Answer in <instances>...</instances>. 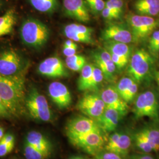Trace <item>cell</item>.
<instances>
[{"label": "cell", "mask_w": 159, "mask_h": 159, "mask_svg": "<svg viewBox=\"0 0 159 159\" xmlns=\"http://www.w3.org/2000/svg\"><path fill=\"white\" fill-rule=\"evenodd\" d=\"M25 74L7 77L0 74V97L13 117H20L26 112Z\"/></svg>", "instance_id": "1"}, {"label": "cell", "mask_w": 159, "mask_h": 159, "mask_svg": "<svg viewBox=\"0 0 159 159\" xmlns=\"http://www.w3.org/2000/svg\"><path fill=\"white\" fill-rule=\"evenodd\" d=\"M20 38L25 46L39 50L48 42L50 30L45 24L34 18H29L23 21L20 30Z\"/></svg>", "instance_id": "2"}, {"label": "cell", "mask_w": 159, "mask_h": 159, "mask_svg": "<svg viewBox=\"0 0 159 159\" xmlns=\"http://www.w3.org/2000/svg\"><path fill=\"white\" fill-rule=\"evenodd\" d=\"M25 106L32 119L42 122L52 121V113L46 97L33 86L26 93Z\"/></svg>", "instance_id": "3"}, {"label": "cell", "mask_w": 159, "mask_h": 159, "mask_svg": "<svg viewBox=\"0 0 159 159\" xmlns=\"http://www.w3.org/2000/svg\"><path fill=\"white\" fill-rule=\"evenodd\" d=\"M29 63L18 52L7 49L0 52V74L12 77L26 74Z\"/></svg>", "instance_id": "4"}, {"label": "cell", "mask_w": 159, "mask_h": 159, "mask_svg": "<svg viewBox=\"0 0 159 159\" xmlns=\"http://www.w3.org/2000/svg\"><path fill=\"white\" fill-rule=\"evenodd\" d=\"M133 113L137 120L148 117L155 121L159 120V102L157 94L147 90L136 97Z\"/></svg>", "instance_id": "5"}, {"label": "cell", "mask_w": 159, "mask_h": 159, "mask_svg": "<svg viewBox=\"0 0 159 159\" xmlns=\"http://www.w3.org/2000/svg\"><path fill=\"white\" fill-rule=\"evenodd\" d=\"M153 63L152 58L144 49H139L134 52L130 58L128 73L137 83L146 79Z\"/></svg>", "instance_id": "6"}, {"label": "cell", "mask_w": 159, "mask_h": 159, "mask_svg": "<svg viewBox=\"0 0 159 159\" xmlns=\"http://www.w3.org/2000/svg\"><path fill=\"white\" fill-rule=\"evenodd\" d=\"M127 22L130 27L133 40L136 42L148 38L158 25V21L153 17L139 14L130 15Z\"/></svg>", "instance_id": "7"}, {"label": "cell", "mask_w": 159, "mask_h": 159, "mask_svg": "<svg viewBox=\"0 0 159 159\" xmlns=\"http://www.w3.org/2000/svg\"><path fill=\"white\" fill-rule=\"evenodd\" d=\"M70 142L87 153L95 156L104 148L102 131H93L68 139Z\"/></svg>", "instance_id": "8"}, {"label": "cell", "mask_w": 159, "mask_h": 159, "mask_svg": "<svg viewBox=\"0 0 159 159\" xmlns=\"http://www.w3.org/2000/svg\"><path fill=\"white\" fill-rule=\"evenodd\" d=\"M77 108L86 116L97 121L102 116L106 106L100 94L87 93L80 99Z\"/></svg>", "instance_id": "9"}, {"label": "cell", "mask_w": 159, "mask_h": 159, "mask_svg": "<svg viewBox=\"0 0 159 159\" xmlns=\"http://www.w3.org/2000/svg\"><path fill=\"white\" fill-rule=\"evenodd\" d=\"M100 131H102L96 120L86 116H77L71 118L68 120L66 127V133L68 139Z\"/></svg>", "instance_id": "10"}, {"label": "cell", "mask_w": 159, "mask_h": 159, "mask_svg": "<svg viewBox=\"0 0 159 159\" xmlns=\"http://www.w3.org/2000/svg\"><path fill=\"white\" fill-rule=\"evenodd\" d=\"M133 137L123 131H114L104 145V149L125 157L129 153L131 146Z\"/></svg>", "instance_id": "11"}, {"label": "cell", "mask_w": 159, "mask_h": 159, "mask_svg": "<svg viewBox=\"0 0 159 159\" xmlns=\"http://www.w3.org/2000/svg\"><path fill=\"white\" fill-rule=\"evenodd\" d=\"M38 72L50 78L64 77L68 75L62 60L56 56L47 58L41 62L38 67Z\"/></svg>", "instance_id": "12"}, {"label": "cell", "mask_w": 159, "mask_h": 159, "mask_svg": "<svg viewBox=\"0 0 159 159\" xmlns=\"http://www.w3.org/2000/svg\"><path fill=\"white\" fill-rule=\"evenodd\" d=\"M51 100L61 110L67 108L72 103V97L67 87L62 83L54 81L50 84L48 88Z\"/></svg>", "instance_id": "13"}, {"label": "cell", "mask_w": 159, "mask_h": 159, "mask_svg": "<svg viewBox=\"0 0 159 159\" xmlns=\"http://www.w3.org/2000/svg\"><path fill=\"white\" fill-rule=\"evenodd\" d=\"M100 95L106 108L117 110L125 116L127 113L129 108L128 103L120 96L115 86H107L102 89Z\"/></svg>", "instance_id": "14"}, {"label": "cell", "mask_w": 159, "mask_h": 159, "mask_svg": "<svg viewBox=\"0 0 159 159\" xmlns=\"http://www.w3.org/2000/svg\"><path fill=\"white\" fill-rule=\"evenodd\" d=\"M66 14L70 18L82 23H88L90 14L84 0H63Z\"/></svg>", "instance_id": "15"}, {"label": "cell", "mask_w": 159, "mask_h": 159, "mask_svg": "<svg viewBox=\"0 0 159 159\" xmlns=\"http://www.w3.org/2000/svg\"><path fill=\"white\" fill-rule=\"evenodd\" d=\"M93 59L96 66L102 71L104 78L108 81H114L117 67L110 53L106 50L96 51L93 54Z\"/></svg>", "instance_id": "16"}, {"label": "cell", "mask_w": 159, "mask_h": 159, "mask_svg": "<svg viewBox=\"0 0 159 159\" xmlns=\"http://www.w3.org/2000/svg\"><path fill=\"white\" fill-rule=\"evenodd\" d=\"M125 116L120 111L113 108H106L98 122L101 129L105 133H113L116 130L121 119Z\"/></svg>", "instance_id": "17"}, {"label": "cell", "mask_w": 159, "mask_h": 159, "mask_svg": "<svg viewBox=\"0 0 159 159\" xmlns=\"http://www.w3.org/2000/svg\"><path fill=\"white\" fill-rule=\"evenodd\" d=\"M102 37L106 41H114L126 44L133 41L130 31L117 25H110L106 27L102 31Z\"/></svg>", "instance_id": "18"}, {"label": "cell", "mask_w": 159, "mask_h": 159, "mask_svg": "<svg viewBox=\"0 0 159 159\" xmlns=\"http://www.w3.org/2000/svg\"><path fill=\"white\" fill-rule=\"evenodd\" d=\"M25 142L50 156L52 151V145L48 138L41 133L36 131H30L25 137Z\"/></svg>", "instance_id": "19"}, {"label": "cell", "mask_w": 159, "mask_h": 159, "mask_svg": "<svg viewBox=\"0 0 159 159\" xmlns=\"http://www.w3.org/2000/svg\"><path fill=\"white\" fill-rule=\"evenodd\" d=\"M134 8L139 15L156 16L159 14V0H137Z\"/></svg>", "instance_id": "20"}, {"label": "cell", "mask_w": 159, "mask_h": 159, "mask_svg": "<svg viewBox=\"0 0 159 159\" xmlns=\"http://www.w3.org/2000/svg\"><path fill=\"white\" fill-rule=\"evenodd\" d=\"M17 21V16L14 9L8 10L0 16V38L10 34Z\"/></svg>", "instance_id": "21"}, {"label": "cell", "mask_w": 159, "mask_h": 159, "mask_svg": "<svg viewBox=\"0 0 159 159\" xmlns=\"http://www.w3.org/2000/svg\"><path fill=\"white\" fill-rule=\"evenodd\" d=\"M140 130L152 146L153 152H159V127L156 125H147Z\"/></svg>", "instance_id": "22"}, {"label": "cell", "mask_w": 159, "mask_h": 159, "mask_svg": "<svg viewBox=\"0 0 159 159\" xmlns=\"http://www.w3.org/2000/svg\"><path fill=\"white\" fill-rule=\"evenodd\" d=\"M105 47L106 50L110 54L129 58L131 53L130 48L126 43L114 41H107L105 43Z\"/></svg>", "instance_id": "23"}, {"label": "cell", "mask_w": 159, "mask_h": 159, "mask_svg": "<svg viewBox=\"0 0 159 159\" xmlns=\"http://www.w3.org/2000/svg\"><path fill=\"white\" fill-rule=\"evenodd\" d=\"M30 4L37 11L52 14L58 8V0H29Z\"/></svg>", "instance_id": "24"}, {"label": "cell", "mask_w": 159, "mask_h": 159, "mask_svg": "<svg viewBox=\"0 0 159 159\" xmlns=\"http://www.w3.org/2000/svg\"><path fill=\"white\" fill-rule=\"evenodd\" d=\"M94 65L86 64L81 70V73L78 80V89L80 91L87 90L88 84L93 74Z\"/></svg>", "instance_id": "25"}, {"label": "cell", "mask_w": 159, "mask_h": 159, "mask_svg": "<svg viewBox=\"0 0 159 159\" xmlns=\"http://www.w3.org/2000/svg\"><path fill=\"white\" fill-rule=\"evenodd\" d=\"M132 137L135 146L143 153L148 154L153 152L152 146L140 130L137 131Z\"/></svg>", "instance_id": "26"}, {"label": "cell", "mask_w": 159, "mask_h": 159, "mask_svg": "<svg viewBox=\"0 0 159 159\" xmlns=\"http://www.w3.org/2000/svg\"><path fill=\"white\" fill-rule=\"evenodd\" d=\"M24 154L26 159H47L50 157L47 154L26 142L24 145Z\"/></svg>", "instance_id": "27"}, {"label": "cell", "mask_w": 159, "mask_h": 159, "mask_svg": "<svg viewBox=\"0 0 159 159\" xmlns=\"http://www.w3.org/2000/svg\"><path fill=\"white\" fill-rule=\"evenodd\" d=\"M64 33L68 39L73 40L75 42L83 43H92L93 39L92 35L87 34H82L79 32L75 31L71 29H69L66 25L64 29Z\"/></svg>", "instance_id": "28"}, {"label": "cell", "mask_w": 159, "mask_h": 159, "mask_svg": "<svg viewBox=\"0 0 159 159\" xmlns=\"http://www.w3.org/2000/svg\"><path fill=\"white\" fill-rule=\"evenodd\" d=\"M104 78V75L100 68L94 65L93 74L91 76V79L88 84L87 90L93 91L96 90L98 85L102 82Z\"/></svg>", "instance_id": "29"}, {"label": "cell", "mask_w": 159, "mask_h": 159, "mask_svg": "<svg viewBox=\"0 0 159 159\" xmlns=\"http://www.w3.org/2000/svg\"><path fill=\"white\" fill-rule=\"evenodd\" d=\"M134 81V80L131 77H125L120 80L118 84L116 86L117 90L125 100L127 96L128 92L130 89L131 86Z\"/></svg>", "instance_id": "30"}, {"label": "cell", "mask_w": 159, "mask_h": 159, "mask_svg": "<svg viewBox=\"0 0 159 159\" xmlns=\"http://www.w3.org/2000/svg\"><path fill=\"white\" fill-rule=\"evenodd\" d=\"M106 7L117 17H121L123 9V2L122 0H107L106 2Z\"/></svg>", "instance_id": "31"}, {"label": "cell", "mask_w": 159, "mask_h": 159, "mask_svg": "<svg viewBox=\"0 0 159 159\" xmlns=\"http://www.w3.org/2000/svg\"><path fill=\"white\" fill-rule=\"evenodd\" d=\"M91 11L94 13L102 12L106 7V2L103 0H94L85 1Z\"/></svg>", "instance_id": "32"}, {"label": "cell", "mask_w": 159, "mask_h": 159, "mask_svg": "<svg viewBox=\"0 0 159 159\" xmlns=\"http://www.w3.org/2000/svg\"><path fill=\"white\" fill-rule=\"evenodd\" d=\"M69 29H71L75 31L79 32L82 34H87L89 35H92V33L93 32V30L89 28L88 27H86L84 25L80 24H70L66 25Z\"/></svg>", "instance_id": "33"}, {"label": "cell", "mask_w": 159, "mask_h": 159, "mask_svg": "<svg viewBox=\"0 0 159 159\" xmlns=\"http://www.w3.org/2000/svg\"><path fill=\"white\" fill-rule=\"evenodd\" d=\"M96 159H122L119 154L106 150H102L94 156Z\"/></svg>", "instance_id": "34"}, {"label": "cell", "mask_w": 159, "mask_h": 159, "mask_svg": "<svg viewBox=\"0 0 159 159\" xmlns=\"http://www.w3.org/2000/svg\"><path fill=\"white\" fill-rule=\"evenodd\" d=\"M15 146V142L7 143L2 140H0V157L6 156L10 153Z\"/></svg>", "instance_id": "35"}, {"label": "cell", "mask_w": 159, "mask_h": 159, "mask_svg": "<svg viewBox=\"0 0 159 159\" xmlns=\"http://www.w3.org/2000/svg\"><path fill=\"white\" fill-rule=\"evenodd\" d=\"M112 60L113 61L114 64L116 65L117 68L119 69H121L124 68L127 64L128 63L129 61V58L125 57H120L118 56H116L115 54H110Z\"/></svg>", "instance_id": "36"}, {"label": "cell", "mask_w": 159, "mask_h": 159, "mask_svg": "<svg viewBox=\"0 0 159 159\" xmlns=\"http://www.w3.org/2000/svg\"><path fill=\"white\" fill-rule=\"evenodd\" d=\"M138 91V84L136 81H134L132 85L131 86L130 89L128 92L127 96L126 97L125 101L127 103H130L133 100H134L136 97Z\"/></svg>", "instance_id": "37"}, {"label": "cell", "mask_w": 159, "mask_h": 159, "mask_svg": "<svg viewBox=\"0 0 159 159\" xmlns=\"http://www.w3.org/2000/svg\"><path fill=\"white\" fill-rule=\"evenodd\" d=\"M12 117L13 116L8 109L7 108L4 102L0 97V119H11Z\"/></svg>", "instance_id": "38"}, {"label": "cell", "mask_w": 159, "mask_h": 159, "mask_svg": "<svg viewBox=\"0 0 159 159\" xmlns=\"http://www.w3.org/2000/svg\"><path fill=\"white\" fill-rule=\"evenodd\" d=\"M67 67L74 71H81L82 68L86 64V59L73 63H66Z\"/></svg>", "instance_id": "39"}, {"label": "cell", "mask_w": 159, "mask_h": 159, "mask_svg": "<svg viewBox=\"0 0 159 159\" xmlns=\"http://www.w3.org/2000/svg\"><path fill=\"white\" fill-rule=\"evenodd\" d=\"M102 17L107 20H111L114 19H118L119 17L115 15L113 12L111 11L108 8L105 7V8L102 11Z\"/></svg>", "instance_id": "40"}, {"label": "cell", "mask_w": 159, "mask_h": 159, "mask_svg": "<svg viewBox=\"0 0 159 159\" xmlns=\"http://www.w3.org/2000/svg\"><path fill=\"white\" fill-rule=\"evenodd\" d=\"M85 59V57L81 55L74 54L70 57H66V63H73L79 61L81 60Z\"/></svg>", "instance_id": "41"}, {"label": "cell", "mask_w": 159, "mask_h": 159, "mask_svg": "<svg viewBox=\"0 0 159 159\" xmlns=\"http://www.w3.org/2000/svg\"><path fill=\"white\" fill-rule=\"evenodd\" d=\"M77 50V48L63 47V54L66 57H70L74 54H76Z\"/></svg>", "instance_id": "42"}, {"label": "cell", "mask_w": 159, "mask_h": 159, "mask_svg": "<svg viewBox=\"0 0 159 159\" xmlns=\"http://www.w3.org/2000/svg\"><path fill=\"white\" fill-rule=\"evenodd\" d=\"M129 159H155L153 157L148 153L134 154Z\"/></svg>", "instance_id": "43"}, {"label": "cell", "mask_w": 159, "mask_h": 159, "mask_svg": "<svg viewBox=\"0 0 159 159\" xmlns=\"http://www.w3.org/2000/svg\"><path fill=\"white\" fill-rule=\"evenodd\" d=\"M148 49L150 52L153 54L159 52V40L152 44H148Z\"/></svg>", "instance_id": "44"}, {"label": "cell", "mask_w": 159, "mask_h": 159, "mask_svg": "<svg viewBox=\"0 0 159 159\" xmlns=\"http://www.w3.org/2000/svg\"><path fill=\"white\" fill-rule=\"evenodd\" d=\"M1 140H2L3 142L7 143L15 142V137L12 134L7 133V134H5L4 136L2 138Z\"/></svg>", "instance_id": "45"}, {"label": "cell", "mask_w": 159, "mask_h": 159, "mask_svg": "<svg viewBox=\"0 0 159 159\" xmlns=\"http://www.w3.org/2000/svg\"><path fill=\"white\" fill-rule=\"evenodd\" d=\"M63 47H74V48H77V47H78L77 44L75 43H74V41H73V40H70V39L66 40V41L64 42V45H63Z\"/></svg>", "instance_id": "46"}, {"label": "cell", "mask_w": 159, "mask_h": 159, "mask_svg": "<svg viewBox=\"0 0 159 159\" xmlns=\"http://www.w3.org/2000/svg\"><path fill=\"white\" fill-rule=\"evenodd\" d=\"M5 133H4V129L0 126V139H2V138L4 136Z\"/></svg>", "instance_id": "47"}, {"label": "cell", "mask_w": 159, "mask_h": 159, "mask_svg": "<svg viewBox=\"0 0 159 159\" xmlns=\"http://www.w3.org/2000/svg\"><path fill=\"white\" fill-rule=\"evenodd\" d=\"M83 159V157H79V156H75V157H71V159Z\"/></svg>", "instance_id": "48"}, {"label": "cell", "mask_w": 159, "mask_h": 159, "mask_svg": "<svg viewBox=\"0 0 159 159\" xmlns=\"http://www.w3.org/2000/svg\"><path fill=\"white\" fill-rule=\"evenodd\" d=\"M154 77H159V71H155V73H154Z\"/></svg>", "instance_id": "49"}, {"label": "cell", "mask_w": 159, "mask_h": 159, "mask_svg": "<svg viewBox=\"0 0 159 159\" xmlns=\"http://www.w3.org/2000/svg\"><path fill=\"white\" fill-rule=\"evenodd\" d=\"M155 79L156 80V82H157V84H158L159 87V77H155Z\"/></svg>", "instance_id": "50"}, {"label": "cell", "mask_w": 159, "mask_h": 159, "mask_svg": "<svg viewBox=\"0 0 159 159\" xmlns=\"http://www.w3.org/2000/svg\"><path fill=\"white\" fill-rule=\"evenodd\" d=\"M3 6V2H2V0H0V10L2 8Z\"/></svg>", "instance_id": "51"}, {"label": "cell", "mask_w": 159, "mask_h": 159, "mask_svg": "<svg viewBox=\"0 0 159 159\" xmlns=\"http://www.w3.org/2000/svg\"><path fill=\"white\" fill-rule=\"evenodd\" d=\"M94 1V0H85V1Z\"/></svg>", "instance_id": "52"}, {"label": "cell", "mask_w": 159, "mask_h": 159, "mask_svg": "<svg viewBox=\"0 0 159 159\" xmlns=\"http://www.w3.org/2000/svg\"><path fill=\"white\" fill-rule=\"evenodd\" d=\"M1 140V139H0V140Z\"/></svg>", "instance_id": "53"}]
</instances>
